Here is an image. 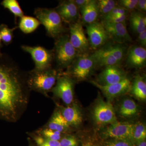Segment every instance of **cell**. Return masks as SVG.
<instances>
[{
	"label": "cell",
	"mask_w": 146,
	"mask_h": 146,
	"mask_svg": "<svg viewBox=\"0 0 146 146\" xmlns=\"http://www.w3.org/2000/svg\"><path fill=\"white\" fill-rule=\"evenodd\" d=\"M27 72L8 55L0 52V119L15 123L27 108L31 91Z\"/></svg>",
	"instance_id": "obj_1"
},
{
	"label": "cell",
	"mask_w": 146,
	"mask_h": 146,
	"mask_svg": "<svg viewBox=\"0 0 146 146\" xmlns=\"http://www.w3.org/2000/svg\"><path fill=\"white\" fill-rule=\"evenodd\" d=\"M60 72L55 68L44 70L34 69L27 72V83L31 91H34L49 97L48 93L54 86Z\"/></svg>",
	"instance_id": "obj_2"
},
{
	"label": "cell",
	"mask_w": 146,
	"mask_h": 146,
	"mask_svg": "<svg viewBox=\"0 0 146 146\" xmlns=\"http://www.w3.org/2000/svg\"><path fill=\"white\" fill-rule=\"evenodd\" d=\"M125 44L107 43L95 51L91 57L97 67L120 65L127 53Z\"/></svg>",
	"instance_id": "obj_3"
},
{
	"label": "cell",
	"mask_w": 146,
	"mask_h": 146,
	"mask_svg": "<svg viewBox=\"0 0 146 146\" xmlns=\"http://www.w3.org/2000/svg\"><path fill=\"white\" fill-rule=\"evenodd\" d=\"M52 51L55 68L60 72L66 70L80 55L71 44L69 35L66 33L55 39Z\"/></svg>",
	"instance_id": "obj_4"
},
{
	"label": "cell",
	"mask_w": 146,
	"mask_h": 146,
	"mask_svg": "<svg viewBox=\"0 0 146 146\" xmlns=\"http://www.w3.org/2000/svg\"><path fill=\"white\" fill-rule=\"evenodd\" d=\"M34 14L44 27L47 36L55 39L68 31L54 8L38 7L35 9Z\"/></svg>",
	"instance_id": "obj_5"
},
{
	"label": "cell",
	"mask_w": 146,
	"mask_h": 146,
	"mask_svg": "<svg viewBox=\"0 0 146 146\" xmlns=\"http://www.w3.org/2000/svg\"><path fill=\"white\" fill-rule=\"evenodd\" d=\"M97 66L91 55H79L63 74L77 81L86 80L93 74Z\"/></svg>",
	"instance_id": "obj_6"
},
{
	"label": "cell",
	"mask_w": 146,
	"mask_h": 146,
	"mask_svg": "<svg viewBox=\"0 0 146 146\" xmlns=\"http://www.w3.org/2000/svg\"><path fill=\"white\" fill-rule=\"evenodd\" d=\"M133 126V123L128 122L117 121L110 124L102 127L97 139H123L131 141L134 144Z\"/></svg>",
	"instance_id": "obj_7"
},
{
	"label": "cell",
	"mask_w": 146,
	"mask_h": 146,
	"mask_svg": "<svg viewBox=\"0 0 146 146\" xmlns=\"http://www.w3.org/2000/svg\"><path fill=\"white\" fill-rule=\"evenodd\" d=\"M76 83L74 79L61 72L51 92L54 98L62 100L67 106L71 105L74 103Z\"/></svg>",
	"instance_id": "obj_8"
},
{
	"label": "cell",
	"mask_w": 146,
	"mask_h": 146,
	"mask_svg": "<svg viewBox=\"0 0 146 146\" xmlns=\"http://www.w3.org/2000/svg\"><path fill=\"white\" fill-rule=\"evenodd\" d=\"M92 116L96 124L102 127L118 121L112 104L100 97H98L93 108Z\"/></svg>",
	"instance_id": "obj_9"
},
{
	"label": "cell",
	"mask_w": 146,
	"mask_h": 146,
	"mask_svg": "<svg viewBox=\"0 0 146 146\" xmlns=\"http://www.w3.org/2000/svg\"><path fill=\"white\" fill-rule=\"evenodd\" d=\"M21 48L31 56L35 63V70H44L52 68L54 54L52 50H48L41 46L23 45Z\"/></svg>",
	"instance_id": "obj_10"
},
{
	"label": "cell",
	"mask_w": 146,
	"mask_h": 146,
	"mask_svg": "<svg viewBox=\"0 0 146 146\" xmlns=\"http://www.w3.org/2000/svg\"><path fill=\"white\" fill-rule=\"evenodd\" d=\"M69 25V37L71 44L80 55L87 53L90 46L82 23L78 21Z\"/></svg>",
	"instance_id": "obj_11"
},
{
	"label": "cell",
	"mask_w": 146,
	"mask_h": 146,
	"mask_svg": "<svg viewBox=\"0 0 146 146\" xmlns=\"http://www.w3.org/2000/svg\"><path fill=\"white\" fill-rule=\"evenodd\" d=\"M86 28L89 46L92 49L96 50L107 43L109 36L101 22L86 25Z\"/></svg>",
	"instance_id": "obj_12"
},
{
	"label": "cell",
	"mask_w": 146,
	"mask_h": 146,
	"mask_svg": "<svg viewBox=\"0 0 146 146\" xmlns=\"http://www.w3.org/2000/svg\"><path fill=\"white\" fill-rule=\"evenodd\" d=\"M127 77V74L120 65H113L104 67L95 82L101 85H110L123 81Z\"/></svg>",
	"instance_id": "obj_13"
},
{
	"label": "cell",
	"mask_w": 146,
	"mask_h": 146,
	"mask_svg": "<svg viewBox=\"0 0 146 146\" xmlns=\"http://www.w3.org/2000/svg\"><path fill=\"white\" fill-rule=\"evenodd\" d=\"M90 82L98 88L105 96L109 100L129 92L131 85L130 79L128 77L123 81L110 85H100L94 80L90 81Z\"/></svg>",
	"instance_id": "obj_14"
},
{
	"label": "cell",
	"mask_w": 146,
	"mask_h": 146,
	"mask_svg": "<svg viewBox=\"0 0 146 146\" xmlns=\"http://www.w3.org/2000/svg\"><path fill=\"white\" fill-rule=\"evenodd\" d=\"M63 23L70 25L79 21V13L73 0L60 1L54 8Z\"/></svg>",
	"instance_id": "obj_15"
},
{
	"label": "cell",
	"mask_w": 146,
	"mask_h": 146,
	"mask_svg": "<svg viewBox=\"0 0 146 146\" xmlns=\"http://www.w3.org/2000/svg\"><path fill=\"white\" fill-rule=\"evenodd\" d=\"M102 23L107 31L109 39H112L115 43L125 44L132 41V38L128 32L126 24Z\"/></svg>",
	"instance_id": "obj_16"
},
{
	"label": "cell",
	"mask_w": 146,
	"mask_h": 146,
	"mask_svg": "<svg viewBox=\"0 0 146 146\" xmlns=\"http://www.w3.org/2000/svg\"><path fill=\"white\" fill-rule=\"evenodd\" d=\"M56 107L60 110L63 117L68 123L70 127L77 128L82 122V114L78 106L75 103L68 106H63L56 103Z\"/></svg>",
	"instance_id": "obj_17"
},
{
	"label": "cell",
	"mask_w": 146,
	"mask_h": 146,
	"mask_svg": "<svg viewBox=\"0 0 146 146\" xmlns=\"http://www.w3.org/2000/svg\"><path fill=\"white\" fill-rule=\"evenodd\" d=\"M126 54V62L131 68L141 69L146 66L145 48L134 45L131 47Z\"/></svg>",
	"instance_id": "obj_18"
},
{
	"label": "cell",
	"mask_w": 146,
	"mask_h": 146,
	"mask_svg": "<svg viewBox=\"0 0 146 146\" xmlns=\"http://www.w3.org/2000/svg\"><path fill=\"white\" fill-rule=\"evenodd\" d=\"M44 126L62 133H70L72 129L56 107L50 119Z\"/></svg>",
	"instance_id": "obj_19"
},
{
	"label": "cell",
	"mask_w": 146,
	"mask_h": 146,
	"mask_svg": "<svg viewBox=\"0 0 146 146\" xmlns=\"http://www.w3.org/2000/svg\"><path fill=\"white\" fill-rule=\"evenodd\" d=\"M82 23L86 25L96 22L100 16L97 1L90 0L87 4L80 9Z\"/></svg>",
	"instance_id": "obj_20"
},
{
	"label": "cell",
	"mask_w": 146,
	"mask_h": 146,
	"mask_svg": "<svg viewBox=\"0 0 146 146\" xmlns=\"http://www.w3.org/2000/svg\"><path fill=\"white\" fill-rule=\"evenodd\" d=\"M118 112L123 118H131L138 115L139 109L138 105L133 100L126 98L120 103Z\"/></svg>",
	"instance_id": "obj_21"
},
{
	"label": "cell",
	"mask_w": 146,
	"mask_h": 146,
	"mask_svg": "<svg viewBox=\"0 0 146 146\" xmlns=\"http://www.w3.org/2000/svg\"><path fill=\"white\" fill-rule=\"evenodd\" d=\"M130 92L137 99L146 100V83L143 77L139 74L136 75L131 83Z\"/></svg>",
	"instance_id": "obj_22"
},
{
	"label": "cell",
	"mask_w": 146,
	"mask_h": 146,
	"mask_svg": "<svg viewBox=\"0 0 146 146\" xmlns=\"http://www.w3.org/2000/svg\"><path fill=\"white\" fill-rule=\"evenodd\" d=\"M131 28L137 34H140L146 30V18L145 13L133 11L129 16Z\"/></svg>",
	"instance_id": "obj_23"
},
{
	"label": "cell",
	"mask_w": 146,
	"mask_h": 146,
	"mask_svg": "<svg viewBox=\"0 0 146 146\" xmlns=\"http://www.w3.org/2000/svg\"><path fill=\"white\" fill-rule=\"evenodd\" d=\"M41 25L36 18L31 16H23L21 18L18 27L25 34H29L36 30Z\"/></svg>",
	"instance_id": "obj_24"
},
{
	"label": "cell",
	"mask_w": 146,
	"mask_h": 146,
	"mask_svg": "<svg viewBox=\"0 0 146 146\" xmlns=\"http://www.w3.org/2000/svg\"><path fill=\"white\" fill-rule=\"evenodd\" d=\"M1 5L13 13L16 19L18 17L21 18L24 16L23 11L16 0H3L1 3Z\"/></svg>",
	"instance_id": "obj_25"
},
{
	"label": "cell",
	"mask_w": 146,
	"mask_h": 146,
	"mask_svg": "<svg viewBox=\"0 0 146 146\" xmlns=\"http://www.w3.org/2000/svg\"><path fill=\"white\" fill-rule=\"evenodd\" d=\"M35 133L45 138H48L52 141H59L62 138L63 134L56 131L52 130L50 129L44 127L39 128L34 131Z\"/></svg>",
	"instance_id": "obj_26"
},
{
	"label": "cell",
	"mask_w": 146,
	"mask_h": 146,
	"mask_svg": "<svg viewBox=\"0 0 146 146\" xmlns=\"http://www.w3.org/2000/svg\"><path fill=\"white\" fill-rule=\"evenodd\" d=\"M27 134L34 142L36 146H60L59 141H52L40 136L34 132Z\"/></svg>",
	"instance_id": "obj_27"
},
{
	"label": "cell",
	"mask_w": 146,
	"mask_h": 146,
	"mask_svg": "<svg viewBox=\"0 0 146 146\" xmlns=\"http://www.w3.org/2000/svg\"><path fill=\"white\" fill-rule=\"evenodd\" d=\"M146 126L141 122L133 124V140L135 144L146 140Z\"/></svg>",
	"instance_id": "obj_28"
},
{
	"label": "cell",
	"mask_w": 146,
	"mask_h": 146,
	"mask_svg": "<svg viewBox=\"0 0 146 146\" xmlns=\"http://www.w3.org/2000/svg\"><path fill=\"white\" fill-rule=\"evenodd\" d=\"M18 28V27H16L9 28L5 24L0 25V36L4 44L8 45L11 44L13 41V32Z\"/></svg>",
	"instance_id": "obj_29"
},
{
	"label": "cell",
	"mask_w": 146,
	"mask_h": 146,
	"mask_svg": "<svg viewBox=\"0 0 146 146\" xmlns=\"http://www.w3.org/2000/svg\"><path fill=\"white\" fill-rule=\"evenodd\" d=\"M97 2L99 15L102 17L107 15L118 5L117 2L113 0H98Z\"/></svg>",
	"instance_id": "obj_30"
},
{
	"label": "cell",
	"mask_w": 146,
	"mask_h": 146,
	"mask_svg": "<svg viewBox=\"0 0 146 146\" xmlns=\"http://www.w3.org/2000/svg\"><path fill=\"white\" fill-rule=\"evenodd\" d=\"M98 146H133L131 141L123 139H108L105 140L96 139Z\"/></svg>",
	"instance_id": "obj_31"
},
{
	"label": "cell",
	"mask_w": 146,
	"mask_h": 146,
	"mask_svg": "<svg viewBox=\"0 0 146 146\" xmlns=\"http://www.w3.org/2000/svg\"><path fill=\"white\" fill-rule=\"evenodd\" d=\"M60 146H81L82 141L75 135L65 133L59 141Z\"/></svg>",
	"instance_id": "obj_32"
},
{
	"label": "cell",
	"mask_w": 146,
	"mask_h": 146,
	"mask_svg": "<svg viewBox=\"0 0 146 146\" xmlns=\"http://www.w3.org/2000/svg\"><path fill=\"white\" fill-rule=\"evenodd\" d=\"M127 18V15L103 17L102 18V23H124Z\"/></svg>",
	"instance_id": "obj_33"
},
{
	"label": "cell",
	"mask_w": 146,
	"mask_h": 146,
	"mask_svg": "<svg viewBox=\"0 0 146 146\" xmlns=\"http://www.w3.org/2000/svg\"><path fill=\"white\" fill-rule=\"evenodd\" d=\"M138 0H121L117 2L119 6L128 11H132L136 9Z\"/></svg>",
	"instance_id": "obj_34"
},
{
	"label": "cell",
	"mask_w": 146,
	"mask_h": 146,
	"mask_svg": "<svg viewBox=\"0 0 146 146\" xmlns=\"http://www.w3.org/2000/svg\"><path fill=\"white\" fill-rule=\"evenodd\" d=\"M129 11H127V10L122 8L119 6L117 5L108 14H107L106 16H104V17L127 15Z\"/></svg>",
	"instance_id": "obj_35"
},
{
	"label": "cell",
	"mask_w": 146,
	"mask_h": 146,
	"mask_svg": "<svg viewBox=\"0 0 146 146\" xmlns=\"http://www.w3.org/2000/svg\"><path fill=\"white\" fill-rule=\"evenodd\" d=\"M138 42L141 47L145 48L146 46V30L138 34Z\"/></svg>",
	"instance_id": "obj_36"
},
{
	"label": "cell",
	"mask_w": 146,
	"mask_h": 146,
	"mask_svg": "<svg viewBox=\"0 0 146 146\" xmlns=\"http://www.w3.org/2000/svg\"><path fill=\"white\" fill-rule=\"evenodd\" d=\"M136 9L138 11L145 13L146 11V0H138L136 5Z\"/></svg>",
	"instance_id": "obj_37"
},
{
	"label": "cell",
	"mask_w": 146,
	"mask_h": 146,
	"mask_svg": "<svg viewBox=\"0 0 146 146\" xmlns=\"http://www.w3.org/2000/svg\"><path fill=\"white\" fill-rule=\"evenodd\" d=\"M90 0H73L74 3L79 10L88 3Z\"/></svg>",
	"instance_id": "obj_38"
},
{
	"label": "cell",
	"mask_w": 146,
	"mask_h": 146,
	"mask_svg": "<svg viewBox=\"0 0 146 146\" xmlns=\"http://www.w3.org/2000/svg\"><path fill=\"white\" fill-rule=\"evenodd\" d=\"M81 146H98L96 140L87 139L82 142Z\"/></svg>",
	"instance_id": "obj_39"
},
{
	"label": "cell",
	"mask_w": 146,
	"mask_h": 146,
	"mask_svg": "<svg viewBox=\"0 0 146 146\" xmlns=\"http://www.w3.org/2000/svg\"><path fill=\"white\" fill-rule=\"evenodd\" d=\"M27 140L28 142V146H36L34 142L32 141L31 138L28 137Z\"/></svg>",
	"instance_id": "obj_40"
},
{
	"label": "cell",
	"mask_w": 146,
	"mask_h": 146,
	"mask_svg": "<svg viewBox=\"0 0 146 146\" xmlns=\"http://www.w3.org/2000/svg\"><path fill=\"white\" fill-rule=\"evenodd\" d=\"M133 146H146V140L137 143L135 144Z\"/></svg>",
	"instance_id": "obj_41"
},
{
	"label": "cell",
	"mask_w": 146,
	"mask_h": 146,
	"mask_svg": "<svg viewBox=\"0 0 146 146\" xmlns=\"http://www.w3.org/2000/svg\"><path fill=\"white\" fill-rule=\"evenodd\" d=\"M3 46L2 43L1 39V36H0V52H1V48H2Z\"/></svg>",
	"instance_id": "obj_42"
}]
</instances>
